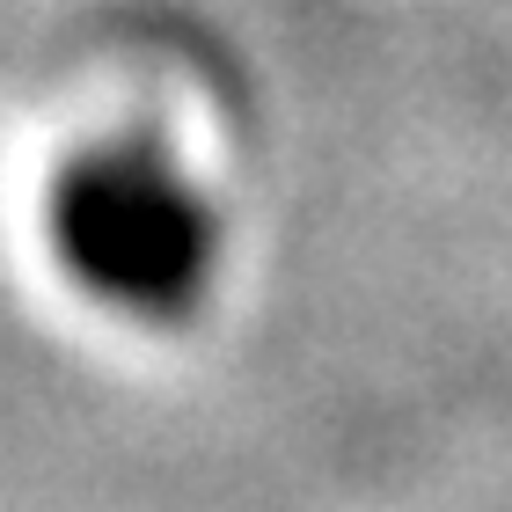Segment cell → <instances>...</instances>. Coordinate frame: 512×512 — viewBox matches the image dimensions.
Here are the masks:
<instances>
[{
    "mask_svg": "<svg viewBox=\"0 0 512 512\" xmlns=\"http://www.w3.org/2000/svg\"><path fill=\"white\" fill-rule=\"evenodd\" d=\"M52 249L81 293L139 322H183L227 264L205 183L154 139L81 147L52 183Z\"/></svg>",
    "mask_w": 512,
    "mask_h": 512,
    "instance_id": "6da1fadb",
    "label": "cell"
}]
</instances>
